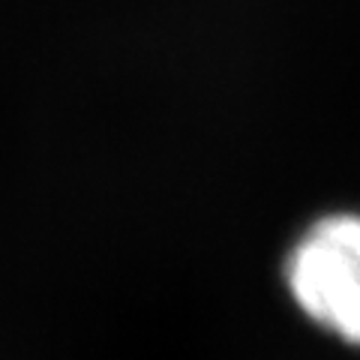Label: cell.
<instances>
[{
  "label": "cell",
  "mask_w": 360,
  "mask_h": 360,
  "mask_svg": "<svg viewBox=\"0 0 360 360\" xmlns=\"http://www.w3.org/2000/svg\"><path fill=\"white\" fill-rule=\"evenodd\" d=\"M285 285L315 328L360 348V213L315 219L288 250Z\"/></svg>",
  "instance_id": "cell-1"
}]
</instances>
